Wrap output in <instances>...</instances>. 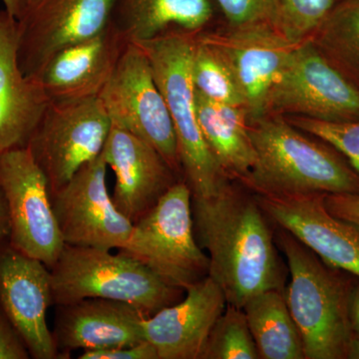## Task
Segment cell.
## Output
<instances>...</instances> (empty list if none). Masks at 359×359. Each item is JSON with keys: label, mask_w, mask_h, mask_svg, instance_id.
Here are the masks:
<instances>
[{"label": "cell", "mask_w": 359, "mask_h": 359, "mask_svg": "<svg viewBox=\"0 0 359 359\" xmlns=\"http://www.w3.org/2000/svg\"><path fill=\"white\" fill-rule=\"evenodd\" d=\"M347 358L359 359V334H356V332H354L351 344H349Z\"/></svg>", "instance_id": "obj_36"}, {"label": "cell", "mask_w": 359, "mask_h": 359, "mask_svg": "<svg viewBox=\"0 0 359 359\" xmlns=\"http://www.w3.org/2000/svg\"><path fill=\"white\" fill-rule=\"evenodd\" d=\"M192 79L195 91L208 100L245 109L244 97L230 68L201 33L196 35L194 45Z\"/></svg>", "instance_id": "obj_25"}, {"label": "cell", "mask_w": 359, "mask_h": 359, "mask_svg": "<svg viewBox=\"0 0 359 359\" xmlns=\"http://www.w3.org/2000/svg\"><path fill=\"white\" fill-rule=\"evenodd\" d=\"M201 131L219 166L231 181H242L254 166L247 111L240 106L212 102L195 91Z\"/></svg>", "instance_id": "obj_22"}, {"label": "cell", "mask_w": 359, "mask_h": 359, "mask_svg": "<svg viewBox=\"0 0 359 359\" xmlns=\"http://www.w3.org/2000/svg\"><path fill=\"white\" fill-rule=\"evenodd\" d=\"M325 122L359 120V90L311 39L297 44L269 97L268 114Z\"/></svg>", "instance_id": "obj_10"}, {"label": "cell", "mask_w": 359, "mask_h": 359, "mask_svg": "<svg viewBox=\"0 0 359 359\" xmlns=\"http://www.w3.org/2000/svg\"><path fill=\"white\" fill-rule=\"evenodd\" d=\"M212 18L211 0H115L109 23L129 43L181 30L199 34Z\"/></svg>", "instance_id": "obj_21"}, {"label": "cell", "mask_w": 359, "mask_h": 359, "mask_svg": "<svg viewBox=\"0 0 359 359\" xmlns=\"http://www.w3.org/2000/svg\"><path fill=\"white\" fill-rule=\"evenodd\" d=\"M0 192L11 219L9 243L50 269L65 244L48 182L27 147L0 152Z\"/></svg>", "instance_id": "obj_9"}, {"label": "cell", "mask_w": 359, "mask_h": 359, "mask_svg": "<svg viewBox=\"0 0 359 359\" xmlns=\"http://www.w3.org/2000/svg\"><path fill=\"white\" fill-rule=\"evenodd\" d=\"M111 128L99 97L49 102L27 148L46 177L50 195L101 155Z\"/></svg>", "instance_id": "obj_7"}, {"label": "cell", "mask_w": 359, "mask_h": 359, "mask_svg": "<svg viewBox=\"0 0 359 359\" xmlns=\"http://www.w3.org/2000/svg\"><path fill=\"white\" fill-rule=\"evenodd\" d=\"M107 169L101 153L52 194V208L65 245L119 250L129 240L133 223L113 203Z\"/></svg>", "instance_id": "obj_11"}, {"label": "cell", "mask_w": 359, "mask_h": 359, "mask_svg": "<svg viewBox=\"0 0 359 359\" xmlns=\"http://www.w3.org/2000/svg\"><path fill=\"white\" fill-rule=\"evenodd\" d=\"M196 35L175 30L139 46L147 54L173 123L182 177L193 198H211L231 180L219 166L198 121L192 58Z\"/></svg>", "instance_id": "obj_4"}, {"label": "cell", "mask_w": 359, "mask_h": 359, "mask_svg": "<svg viewBox=\"0 0 359 359\" xmlns=\"http://www.w3.org/2000/svg\"><path fill=\"white\" fill-rule=\"evenodd\" d=\"M309 39L359 90V0H341Z\"/></svg>", "instance_id": "obj_24"}, {"label": "cell", "mask_w": 359, "mask_h": 359, "mask_svg": "<svg viewBox=\"0 0 359 359\" xmlns=\"http://www.w3.org/2000/svg\"><path fill=\"white\" fill-rule=\"evenodd\" d=\"M325 205L334 216L359 226V193L325 194Z\"/></svg>", "instance_id": "obj_32"}, {"label": "cell", "mask_w": 359, "mask_h": 359, "mask_svg": "<svg viewBox=\"0 0 359 359\" xmlns=\"http://www.w3.org/2000/svg\"><path fill=\"white\" fill-rule=\"evenodd\" d=\"M99 98L112 125L151 144L183 180L171 116L147 54L138 44L127 45Z\"/></svg>", "instance_id": "obj_8"}, {"label": "cell", "mask_w": 359, "mask_h": 359, "mask_svg": "<svg viewBox=\"0 0 359 359\" xmlns=\"http://www.w3.org/2000/svg\"><path fill=\"white\" fill-rule=\"evenodd\" d=\"M28 353L22 337L0 308V359H28Z\"/></svg>", "instance_id": "obj_31"}, {"label": "cell", "mask_w": 359, "mask_h": 359, "mask_svg": "<svg viewBox=\"0 0 359 359\" xmlns=\"http://www.w3.org/2000/svg\"><path fill=\"white\" fill-rule=\"evenodd\" d=\"M50 273L54 306L111 299L131 304L149 318L186 294L133 257L94 248L65 245Z\"/></svg>", "instance_id": "obj_5"}, {"label": "cell", "mask_w": 359, "mask_h": 359, "mask_svg": "<svg viewBox=\"0 0 359 359\" xmlns=\"http://www.w3.org/2000/svg\"><path fill=\"white\" fill-rule=\"evenodd\" d=\"M223 290L209 276L186 290L183 299L144 320V339L159 359H200L215 323L224 313Z\"/></svg>", "instance_id": "obj_19"}, {"label": "cell", "mask_w": 359, "mask_h": 359, "mask_svg": "<svg viewBox=\"0 0 359 359\" xmlns=\"http://www.w3.org/2000/svg\"><path fill=\"white\" fill-rule=\"evenodd\" d=\"M115 0H23L18 20V61L37 79L56 52L91 39L109 25Z\"/></svg>", "instance_id": "obj_12"}, {"label": "cell", "mask_w": 359, "mask_h": 359, "mask_svg": "<svg viewBox=\"0 0 359 359\" xmlns=\"http://www.w3.org/2000/svg\"><path fill=\"white\" fill-rule=\"evenodd\" d=\"M200 359H259L242 309L226 304L210 332Z\"/></svg>", "instance_id": "obj_26"}, {"label": "cell", "mask_w": 359, "mask_h": 359, "mask_svg": "<svg viewBox=\"0 0 359 359\" xmlns=\"http://www.w3.org/2000/svg\"><path fill=\"white\" fill-rule=\"evenodd\" d=\"M231 27L278 26L280 0H216ZM278 28V27H276Z\"/></svg>", "instance_id": "obj_29"}, {"label": "cell", "mask_w": 359, "mask_h": 359, "mask_svg": "<svg viewBox=\"0 0 359 359\" xmlns=\"http://www.w3.org/2000/svg\"><path fill=\"white\" fill-rule=\"evenodd\" d=\"M102 155L115 175L113 203L133 224L181 181L151 144L114 125Z\"/></svg>", "instance_id": "obj_16"}, {"label": "cell", "mask_w": 359, "mask_h": 359, "mask_svg": "<svg viewBox=\"0 0 359 359\" xmlns=\"http://www.w3.org/2000/svg\"><path fill=\"white\" fill-rule=\"evenodd\" d=\"M129 42L112 25L54 53L37 80L49 102L99 97Z\"/></svg>", "instance_id": "obj_17"}, {"label": "cell", "mask_w": 359, "mask_h": 359, "mask_svg": "<svg viewBox=\"0 0 359 359\" xmlns=\"http://www.w3.org/2000/svg\"><path fill=\"white\" fill-rule=\"evenodd\" d=\"M118 252L185 292L209 276V257L196 238L192 193L185 181L177 182L133 224L129 240Z\"/></svg>", "instance_id": "obj_6"}, {"label": "cell", "mask_w": 359, "mask_h": 359, "mask_svg": "<svg viewBox=\"0 0 359 359\" xmlns=\"http://www.w3.org/2000/svg\"><path fill=\"white\" fill-rule=\"evenodd\" d=\"M341 0H280L278 29L295 44L309 39Z\"/></svg>", "instance_id": "obj_27"}, {"label": "cell", "mask_w": 359, "mask_h": 359, "mask_svg": "<svg viewBox=\"0 0 359 359\" xmlns=\"http://www.w3.org/2000/svg\"><path fill=\"white\" fill-rule=\"evenodd\" d=\"M51 273L42 262L0 245V308L22 337L30 358H62L47 325L53 306Z\"/></svg>", "instance_id": "obj_14"}, {"label": "cell", "mask_w": 359, "mask_h": 359, "mask_svg": "<svg viewBox=\"0 0 359 359\" xmlns=\"http://www.w3.org/2000/svg\"><path fill=\"white\" fill-rule=\"evenodd\" d=\"M80 359H159L157 351L147 340L113 348L85 351Z\"/></svg>", "instance_id": "obj_30"}, {"label": "cell", "mask_w": 359, "mask_h": 359, "mask_svg": "<svg viewBox=\"0 0 359 359\" xmlns=\"http://www.w3.org/2000/svg\"><path fill=\"white\" fill-rule=\"evenodd\" d=\"M276 244L285 257L290 280L285 302L304 344V359H346L353 337L349 316L353 285L289 231Z\"/></svg>", "instance_id": "obj_3"}, {"label": "cell", "mask_w": 359, "mask_h": 359, "mask_svg": "<svg viewBox=\"0 0 359 359\" xmlns=\"http://www.w3.org/2000/svg\"><path fill=\"white\" fill-rule=\"evenodd\" d=\"M11 236V219L4 195L0 192V245L9 240Z\"/></svg>", "instance_id": "obj_33"}, {"label": "cell", "mask_w": 359, "mask_h": 359, "mask_svg": "<svg viewBox=\"0 0 359 359\" xmlns=\"http://www.w3.org/2000/svg\"><path fill=\"white\" fill-rule=\"evenodd\" d=\"M49 100L18 61V20L0 9V152L27 147Z\"/></svg>", "instance_id": "obj_20"}, {"label": "cell", "mask_w": 359, "mask_h": 359, "mask_svg": "<svg viewBox=\"0 0 359 359\" xmlns=\"http://www.w3.org/2000/svg\"><path fill=\"white\" fill-rule=\"evenodd\" d=\"M242 309L259 358L304 359L301 334L287 308L283 290L259 292Z\"/></svg>", "instance_id": "obj_23"}, {"label": "cell", "mask_w": 359, "mask_h": 359, "mask_svg": "<svg viewBox=\"0 0 359 359\" xmlns=\"http://www.w3.org/2000/svg\"><path fill=\"white\" fill-rule=\"evenodd\" d=\"M349 316L353 332L359 334V285L353 287L351 290Z\"/></svg>", "instance_id": "obj_34"}, {"label": "cell", "mask_w": 359, "mask_h": 359, "mask_svg": "<svg viewBox=\"0 0 359 359\" xmlns=\"http://www.w3.org/2000/svg\"><path fill=\"white\" fill-rule=\"evenodd\" d=\"M302 132L316 137L340 153L359 174V120L351 122H325L304 117L287 120Z\"/></svg>", "instance_id": "obj_28"}, {"label": "cell", "mask_w": 359, "mask_h": 359, "mask_svg": "<svg viewBox=\"0 0 359 359\" xmlns=\"http://www.w3.org/2000/svg\"><path fill=\"white\" fill-rule=\"evenodd\" d=\"M255 195L278 228L292 233L328 266L359 278V226L328 212L325 194Z\"/></svg>", "instance_id": "obj_15"}, {"label": "cell", "mask_w": 359, "mask_h": 359, "mask_svg": "<svg viewBox=\"0 0 359 359\" xmlns=\"http://www.w3.org/2000/svg\"><path fill=\"white\" fill-rule=\"evenodd\" d=\"M4 8H6L9 13L13 14L14 18H18L20 14L23 0H1Z\"/></svg>", "instance_id": "obj_35"}, {"label": "cell", "mask_w": 359, "mask_h": 359, "mask_svg": "<svg viewBox=\"0 0 359 359\" xmlns=\"http://www.w3.org/2000/svg\"><path fill=\"white\" fill-rule=\"evenodd\" d=\"M254 166L241 181L257 195L359 193V174L327 144L311 140L280 116L250 123Z\"/></svg>", "instance_id": "obj_2"}, {"label": "cell", "mask_w": 359, "mask_h": 359, "mask_svg": "<svg viewBox=\"0 0 359 359\" xmlns=\"http://www.w3.org/2000/svg\"><path fill=\"white\" fill-rule=\"evenodd\" d=\"M231 182L214 197H192L194 231L207 250L210 278L226 304L243 309L259 292L285 290V271L256 195Z\"/></svg>", "instance_id": "obj_1"}, {"label": "cell", "mask_w": 359, "mask_h": 359, "mask_svg": "<svg viewBox=\"0 0 359 359\" xmlns=\"http://www.w3.org/2000/svg\"><path fill=\"white\" fill-rule=\"evenodd\" d=\"M201 34L230 68L244 97L249 124L269 115V94L297 44L271 25L230 26L224 33Z\"/></svg>", "instance_id": "obj_13"}, {"label": "cell", "mask_w": 359, "mask_h": 359, "mask_svg": "<svg viewBox=\"0 0 359 359\" xmlns=\"http://www.w3.org/2000/svg\"><path fill=\"white\" fill-rule=\"evenodd\" d=\"M147 316L126 302L104 299L56 306L54 342L63 359L71 351H96L143 341Z\"/></svg>", "instance_id": "obj_18"}]
</instances>
